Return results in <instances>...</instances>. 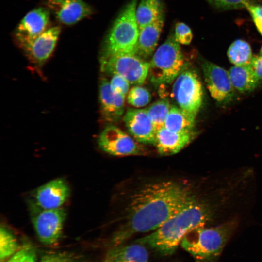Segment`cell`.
Here are the masks:
<instances>
[{"label": "cell", "instance_id": "2e32d148", "mask_svg": "<svg viewBox=\"0 0 262 262\" xmlns=\"http://www.w3.org/2000/svg\"><path fill=\"white\" fill-rule=\"evenodd\" d=\"M99 98L101 115L105 120L110 123L118 121L124 113L125 96L113 91L109 81L102 78L99 84Z\"/></svg>", "mask_w": 262, "mask_h": 262}, {"label": "cell", "instance_id": "83f0119b", "mask_svg": "<svg viewBox=\"0 0 262 262\" xmlns=\"http://www.w3.org/2000/svg\"><path fill=\"white\" fill-rule=\"evenodd\" d=\"M174 36L179 43L185 45H189L193 38L191 29L183 22H178L176 24Z\"/></svg>", "mask_w": 262, "mask_h": 262}, {"label": "cell", "instance_id": "d6a6232c", "mask_svg": "<svg viewBox=\"0 0 262 262\" xmlns=\"http://www.w3.org/2000/svg\"><path fill=\"white\" fill-rule=\"evenodd\" d=\"M249 66L256 78L259 81L262 80V56L253 57Z\"/></svg>", "mask_w": 262, "mask_h": 262}, {"label": "cell", "instance_id": "5bb4252c", "mask_svg": "<svg viewBox=\"0 0 262 262\" xmlns=\"http://www.w3.org/2000/svg\"><path fill=\"white\" fill-rule=\"evenodd\" d=\"M46 5L55 18L66 25L74 24L93 12L91 7L82 0H47Z\"/></svg>", "mask_w": 262, "mask_h": 262}, {"label": "cell", "instance_id": "ac0fdd59", "mask_svg": "<svg viewBox=\"0 0 262 262\" xmlns=\"http://www.w3.org/2000/svg\"><path fill=\"white\" fill-rule=\"evenodd\" d=\"M164 19L163 12L155 21L139 29L136 55L145 59L153 54L162 31Z\"/></svg>", "mask_w": 262, "mask_h": 262}, {"label": "cell", "instance_id": "8fae6325", "mask_svg": "<svg viewBox=\"0 0 262 262\" xmlns=\"http://www.w3.org/2000/svg\"><path fill=\"white\" fill-rule=\"evenodd\" d=\"M202 68L207 87L211 96L217 101L226 103L234 96V89L229 72L211 62L205 61Z\"/></svg>", "mask_w": 262, "mask_h": 262}, {"label": "cell", "instance_id": "9c48e42d", "mask_svg": "<svg viewBox=\"0 0 262 262\" xmlns=\"http://www.w3.org/2000/svg\"><path fill=\"white\" fill-rule=\"evenodd\" d=\"M99 147L114 156H129L144 154L143 147L118 127L108 125L98 138Z\"/></svg>", "mask_w": 262, "mask_h": 262}, {"label": "cell", "instance_id": "5b68a950", "mask_svg": "<svg viewBox=\"0 0 262 262\" xmlns=\"http://www.w3.org/2000/svg\"><path fill=\"white\" fill-rule=\"evenodd\" d=\"M180 44L174 35H170L154 52L148 71L152 83H170L185 69V58Z\"/></svg>", "mask_w": 262, "mask_h": 262}, {"label": "cell", "instance_id": "52a82bcc", "mask_svg": "<svg viewBox=\"0 0 262 262\" xmlns=\"http://www.w3.org/2000/svg\"><path fill=\"white\" fill-rule=\"evenodd\" d=\"M149 62L135 54H118L101 59V70L118 75L130 84H143L148 75Z\"/></svg>", "mask_w": 262, "mask_h": 262}, {"label": "cell", "instance_id": "3957f363", "mask_svg": "<svg viewBox=\"0 0 262 262\" xmlns=\"http://www.w3.org/2000/svg\"><path fill=\"white\" fill-rule=\"evenodd\" d=\"M237 226V220L231 219L213 227H196L185 236L180 246L197 260L214 259L221 254Z\"/></svg>", "mask_w": 262, "mask_h": 262}, {"label": "cell", "instance_id": "836d02e7", "mask_svg": "<svg viewBox=\"0 0 262 262\" xmlns=\"http://www.w3.org/2000/svg\"><path fill=\"white\" fill-rule=\"evenodd\" d=\"M111 255H110V252L109 251L108 253H107V255H106L103 262H111Z\"/></svg>", "mask_w": 262, "mask_h": 262}, {"label": "cell", "instance_id": "cb8c5ba5", "mask_svg": "<svg viewBox=\"0 0 262 262\" xmlns=\"http://www.w3.org/2000/svg\"><path fill=\"white\" fill-rule=\"evenodd\" d=\"M171 106L167 99L159 100L146 108L156 130L164 126Z\"/></svg>", "mask_w": 262, "mask_h": 262}, {"label": "cell", "instance_id": "ba28073f", "mask_svg": "<svg viewBox=\"0 0 262 262\" xmlns=\"http://www.w3.org/2000/svg\"><path fill=\"white\" fill-rule=\"evenodd\" d=\"M202 89L196 73L184 69L175 79L173 97L181 109L196 116L202 101Z\"/></svg>", "mask_w": 262, "mask_h": 262}, {"label": "cell", "instance_id": "8992f818", "mask_svg": "<svg viewBox=\"0 0 262 262\" xmlns=\"http://www.w3.org/2000/svg\"><path fill=\"white\" fill-rule=\"evenodd\" d=\"M28 207L32 224L40 241L46 245L57 242L62 233L66 210L62 207L43 209L32 199L29 201Z\"/></svg>", "mask_w": 262, "mask_h": 262}, {"label": "cell", "instance_id": "277c9868", "mask_svg": "<svg viewBox=\"0 0 262 262\" xmlns=\"http://www.w3.org/2000/svg\"><path fill=\"white\" fill-rule=\"evenodd\" d=\"M136 7L137 0H132L118 15L105 37L101 59L118 54L136 55L139 34Z\"/></svg>", "mask_w": 262, "mask_h": 262}, {"label": "cell", "instance_id": "4316f807", "mask_svg": "<svg viewBox=\"0 0 262 262\" xmlns=\"http://www.w3.org/2000/svg\"><path fill=\"white\" fill-rule=\"evenodd\" d=\"M39 262H91L85 257L69 252H54L44 255Z\"/></svg>", "mask_w": 262, "mask_h": 262}, {"label": "cell", "instance_id": "e575fe53", "mask_svg": "<svg viewBox=\"0 0 262 262\" xmlns=\"http://www.w3.org/2000/svg\"><path fill=\"white\" fill-rule=\"evenodd\" d=\"M260 54H261V55L262 56V46L261 48V49H260Z\"/></svg>", "mask_w": 262, "mask_h": 262}, {"label": "cell", "instance_id": "6da1fadb", "mask_svg": "<svg viewBox=\"0 0 262 262\" xmlns=\"http://www.w3.org/2000/svg\"><path fill=\"white\" fill-rule=\"evenodd\" d=\"M196 199L187 185L173 180L145 184L130 198L124 224L111 240L120 246L134 234L153 231Z\"/></svg>", "mask_w": 262, "mask_h": 262}, {"label": "cell", "instance_id": "30bf717a", "mask_svg": "<svg viewBox=\"0 0 262 262\" xmlns=\"http://www.w3.org/2000/svg\"><path fill=\"white\" fill-rule=\"evenodd\" d=\"M48 9L38 8L29 12L20 21L14 36L16 43L22 49L49 28L50 13Z\"/></svg>", "mask_w": 262, "mask_h": 262}, {"label": "cell", "instance_id": "f546056e", "mask_svg": "<svg viewBox=\"0 0 262 262\" xmlns=\"http://www.w3.org/2000/svg\"><path fill=\"white\" fill-rule=\"evenodd\" d=\"M214 7L223 10L247 8L248 0H207Z\"/></svg>", "mask_w": 262, "mask_h": 262}, {"label": "cell", "instance_id": "d4e9b609", "mask_svg": "<svg viewBox=\"0 0 262 262\" xmlns=\"http://www.w3.org/2000/svg\"><path fill=\"white\" fill-rule=\"evenodd\" d=\"M17 242L14 235L3 226L0 229V260L5 262L13 256L18 248Z\"/></svg>", "mask_w": 262, "mask_h": 262}, {"label": "cell", "instance_id": "7a4b0ae2", "mask_svg": "<svg viewBox=\"0 0 262 262\" xmlns=\"http://www.w3.org/2000/svg\"><path fill=\"white\" fill-rule=\"evenodd\" d=\"M211 216L210 207L196 199L157 229L134 243L148 246L161 255H171L189 231L204 226Z\"/></svg>", "mask_w": 262, "mask_h": 262}, {"label": "cell", "instance_id": "1f68e13d", "mask_svg": "<svg viewBox=\"0 0 262 262\" xmlns=\"http://www.w3.org/2000/svg\"><path fill=\"white\" fill-rule=\"evenodd\" d=\"M247 8L252 16L258 30L262 35V5L249 4Z\"/></svg>", "mask_w": 262, "mask_h": 262}, {"label": "cell", "instance_id": "ffe728a7", "mask_svg": "<svg viewBox=\"0 0 262 262\" xmlns=\"http://www.w3.org/2000/svg\"><path fill=\"white\" fill-rule=\"evenodd\" d=\"M196 115L175 106L171 107L164 127L176 132H192Z\"/></svg>", "mask_w": 262, "mask_h": 262}, {"label": "cell", "instance_id": "603a6c76", "mask_svg": "<svg viewBox=\"0 0 262 262\" xmlns=\"http://www.w3.org/2000/svg\"><path fill=\"white\" fill-rule=\"evenodd\" d=\"M227 55L234 66L249 65L253 57L250 46L242 39L236 40L231 43L228 49Z\"/></svg>", "mask_w": 262, "mask_h": 262}, {"label": "cell", "instance_id": "e0dca14e", "mask_svg": "<svg viewBox=\"0 0 262 262\" xmlns=\"http://www.w3.org/2000/svg\"><path fill=\"white\" fill-rule=\"evenodd\" d=\"M194 136L193 132H176L163 127L156 131L154 145L160 154L173 155L179 152L188 145Z\"/></svg>", "mask_w": 262, "mask_h": 262}, {"label": "cell", "instance_id": "4fadbf2b", "mask_svg": "<svg viewBox=\"0 0 262 262\" xmlns=\"http://www.w3.org/2000/svg\"><path fill=\"white\" fill-rule=\"evenodd\" d=\"M123 121L130 133L138 142L154 144L156 130L146 109H129Z\"/></svg>", "mask_w": 262, "mask_h": 262}, {"label": "cell", "instance_id": "484cf974", "mask_svg": "<svg viewBox=\"0 0 262 262\" xmlns=\"http://www.w3.org/2000/svg\"><path fill=\"white\" fill-rule=\"evenodd\" d=\"M149 92L146 88L139 86L132 87L128 92L127 101L131 105L139 108L149 103L151 100Z\"/></svg>", "mask_w": 262, "mask_h": 262}, {"label": "cell", "instance_id": "7c38bea8", "mask_svg": "<svg viewBox=\"0 0 262 262\" xmlns=\"http://www.w3.org/2000/svg\"><path fill=\"white\" fill-rule=\"evenodd\" d=\"M69 194V187L65 180L57 179L38 187L32 200L42 208L54 209L62 207Z\"/></svg>", "mask_w": 262, "mask_h": 262}, {"label": "cell", "instance_id": "f1b7e54d", "mask_svg": "<svg viewBox=\"0 0 262 262\" xmlns=\"http://www.w3.org/2000/svg\"><path fill=\"white\" fill-rule=\"evenodd\" d=\"M6 262H36L35 252L30 246H24Z\"/></svg>", "mask_w": 262, "mask_h": 262}, {"label": "cell", "instance_id": "44dd1931", "mask_svg": "<svg viewBox=\"0 0 262 262\" xmlns=\"http://www.w3.org/2000/svg\"><path fill=\"white\" fill-rule=\"evenodd\" d=\"M229 74L233 86L241 93L253 90L259 82L253 73L249 64L234 66L230 68Z\"/></svg>", "mask_w": 262, "mask_h": 262}, {"label": "cell", "instance_id": "7402d4cb", "mask_svg": "<svg viewBox=\"0 0 262 262\" xmlns=\"http://www.w3.org/2000/svg\"><path fill=\"white\" fill-rule=\"evenodd\" d=\"M163 8L160 0H141L135 12L139 29L155 21L164 12Z\"/></svg>", "mask_w": 262, "mask_h": 262}, {"label": "cell", "instance_id": "d6986e66", "mask_svg": "<svg viewBox=\"0 0 262 262\" xmlns=\"http://www.w3.org/2000/svg\"><path fill=\"white\" fill-rule=\"evenodd\" d=\"M109 252L111 262H148L149 255L146 247L139 243L113 247Z\"/></svg>", "mask_w": 262, "mask_h": 262}, {"label": "cell", "instance_id": "9a60e30c", "mask_svg": "<svg viewBox=\"0 0 262 262\" xmlns=\"http://www.w3.org/2000/svg\"><path fill=\"white\" fill-rule=\"evenodd\" d=\"M60 32L58 26L49 28L22 48L31 62L39 66L43 65L53 52Z\"/></svg>", "mask_w": 262, "mask_h": 262}, {"label": "cell", "instance_id": "4dcf8cb0", "mask_svg": "<svg viewBox=\"0 0 262 262\" xmlns=\"http://www.w3.org/2000/svg\"><path fill=\"white\" fill-rule=\"evenodd\" d=\"M109 82L115 92L125 96L127 94L130 83L123 77L118 75H113Z\"/></svg>", "mask_w": 262, "mask_h": 262}]
</instances>
